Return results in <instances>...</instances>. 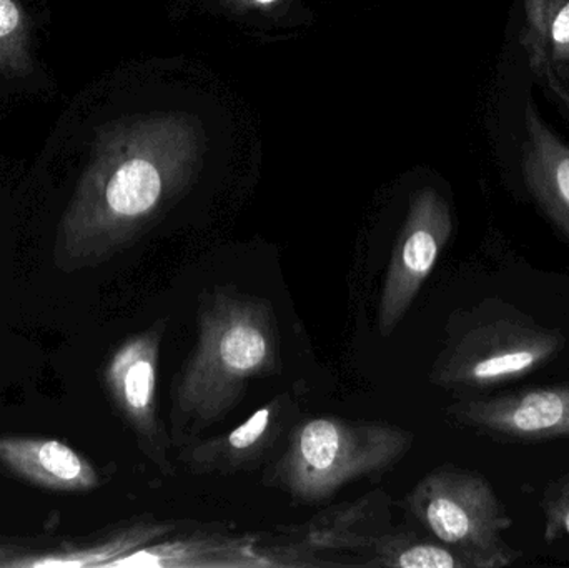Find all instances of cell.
<instances>
[{
	"instance_id": "obj_1",
	"label": "cell",
	"mask_w": 569,
	"mask_h": 568,
	"mask_svg": "<svg viewBox=\"0 0 569 568\" xmlns=\"http://www.w3.org/2000/svg\"><path fill=\"white\" fill-rule=\"evenodd\" d=\"M203 132L187 113L133 117L103 133L63 213L56 260L99 266L136 242L199 177Z\"/></svg>"
},
{
	"instance_id": "obj_2",
	"label": "cell",
	"mask_w": 569,
	"mask_h": 568,
	"mask_svg": "<svg viewBox=\"0 0 569 568\" xmlns=\"http://www.w3.org/2000/svg\"><path fill=\"white\" fill-rule=\"evenodd\" d=\"M197 329L196 347L172 387V439L180 447L226 419L250 380L282 370L279 320L269 299L236 287L203 290Z\"/></svg>"
},
{
	"instance_id": "obj_3",
	"label": "cell",
	"mask_w": 569,
	"mask_h": 568,
	"mask_svg": "<svg viewBox=\"0 0 569 568\" xmlns=\"http://www.w3.org/2000/svg\"><path fill=\"white\" fill-rule=\"evenodd\" d=\"M410 430L385 422L313 417L293 426L287 449L267 472V486L295 502L317 506L347 484L380 476L413 446Z\"/></svg>"
},
{
	"instance_id": "obj_4",
	"label": "cell",
	"mask_w": 569,
	"mask_h": 568,
	"mask_svg": "<svg viewBox=\"0 0 569 568\" xmlns=\"http://www.w3.org/2000/svg\"><path fill=\"white\" fill-rule=\"evenodd\" d=\"M565 337L507 303L487 302L458 317L431 367L435 386L480 390L523 379L563 350Z\"/></svg>"
},
{
	"instance_id": "obj_5",
	"label": "cell",
	"mask_w": 569,
	"mask_h": 568,
	"mask_svg": "<svg viewBox=\"0 0 569 568\" xmlns=\"http://www.w3.org/2000/svg\"><path fill=\"white\" fill-rule=\"evenodd\" d=\"M405 502L433 539L460 550L477 568L511 566L520 557L503 540L513 520L480 474L440 467L427 474Z\"/></svg>"
},
{
	"instance_id": "obj_6",
	"label": "cell",
	"mask_w": 569,
	"mask_h": 568,
	"mask_svg": "<svg viewBox=\"0 0 569 568\" xmlns=\"http://www.w3.org/2000/svg\"><path fill=\"white\" fill-rule=\"evenodd\" d=\"M453 230L451 210L437 190H418L391 253L377 310V329L391 336L433 272Z\"/></svg>"
},
{
	"instance_id": "obj_7",
	"label": "cell",
	"mask_w": 569,
	"mask_h": 568,
	"mask_svg": "<svg viewBox=\"0 0 569 568\" xmlns=\"http://www.w3.org/2000/svg\"><path fill=\"white\" fill-rule=\"evenodd\" d=\"M167 320L123 340L103 370L110 399L139 439L143 452L169 472V444L157 416V376Z\"/></svg>"
},
{
	"instance_id": "obj_8",
	"label": "cell",
	"mask_w": 569,
	"mask_h": 568,
	"mask_svg": "<svg viewBox=\"0 0 569 568\" xmlns=\"http://www.w3.org/2000/svg\"><path fill=\"white\" fill-rule=\"evenodd\" d=\"M455 422L503 440L569 437V386L541 387L490 399H470L448 409Z\"/></svg>"
},
{
	"instance_id": "obj_9",
	"label": "cell",
	"mask_w": 569,
	"mask_h": 568,
	"mask_svg": "<svg viewBox=\"0 0 569 568\" xmlns=\"http://www.w3.org/2000/svg\"><path fill=\"white\" fill-rule=\"evenodd\" d=\"M295 410L291 397L280 393L226 436L189 444L180 459L190 472L200 476L249 472L266 462Z\"/></svg>"
},
{
	"instance_id": "obj_10",
	"label": "cell",
	"mask_w": 569,
	"mask_h": 568,
	"mask_svg": "<svg viewBox=\"0 0 569 568\" xmlns=\"http://www.w3.org/2000/svg\"><path fill=\"white\" fill-rule=\"evenodd\" d=\"M112 568H262L290 567L282 554L256 537L193 532L166 542L149 544L120 559Z\"/></svg>"
},
{
	"instance_id": "obj_11",
	"label": "cell",
	"mask_w": 569,
	"mask_h": 568,
	"mask_svg": "<svg viewBox=\"0 0 569 568\" xmlns=\"http://www.w3.org/2000/svg\"><path fill=\"white\" fill-rule=\"evenodd\" d=\"M383 494L358 500L353 506L335 507L330 512L321 514L313 522L305 524L300 529L291 530V540L279 544V550L291 567H305L300 557L310 552H331V550H370L381 536L378 532V514L388 506Z\"/></svg>"
},
{
	"instance_id": "obj_12",
	"label": "cell",
	"mask_w": 569,
	"mask_h": 568,
	"mask_svg": "<svg viewBox=\"0 0 569 568\" xmlns=\"http://www.w3.org/2000/svg\"><path fill=\"white\" fill-rule=\"evenodd\" d=\"M0 462L33 486L57 492H89L100 484L86 457L43 437H0Z\"/></svg>"
},
{
	"instance_id": "obj_13",
	"label": "cell",
	"mask_w": 569,
	"mask_h": 568,
	"mask_svg": "<svg viewBox=\"0 0 569 568\" xmlns=\"http://www.w3.org/2000/svg\"><path fill=\"white\" fill-rule=\"evenodd\" d=\"M525 129L523 172L528 189L569 239V147L545 126L531 100L525 109Z\"/></svg>"
},
{
	"instance_id": "obj_14",
	"label": "cell",
	"mask_w": 569,
	"mask_h": 568,
	"mask_svg": "<svg viewBox=\"0 0 569 568\" xmlns=\"http://www.w3.org/2000/svg\"><path fill=\"white\" fill-rule=\"evenodd\" d=\"M173 532L169 524H139L130 529L112 534L100 544L63 549L40 556H13L2 568H86L107 567L120 557L149 546Z\"/></svg>"
},
{
	"instance_id": "obj_15",
	"label": "cell",
	"mask_w": 569,
	"mask_h": 568,
	"mask_svg": "<svg viewBox=\"0 0 569 568\" xmlns=\"http://www.w3.org/2000/svg\"><path fill=\"white\" fill-rule=\"evenodd\" d=\"M371 554L373 559L368 560V567L477 568L460 550L437 539H421L411 530H388L375 542Z\"/></svg>"
},
{
	"instance_id": "obj_16",
	"label": "cell",
	"mask_w": 569,
	"mask_h": 568,
	"mask_svg": "<svg viewBox=\"0 0 569 568\" xmlns=\"http://www.w3.org/2000/svg\"><path fill=\"white\" fill-rule=\"evenodd\" d=\"M530 37L555 62L569 63V0H525Z\"/></svg>"
},
{
	"instance_id": "obj_17",
	"label": "cell",
	"mask_w": 569,
	"mask_h": 568,
	"mask_svg": "<svg viewBox=\"0 0 569 568\" xmlns=\"http://www.w3.org/2000/svg\"><path fill=\"white\" fill-rule=\"evenodd\" d=\"M26 16L16 0H0V66L23 69L27 59Z\"/></svg>"
},
{
	"instance_id": "obj_18",
	"label": "cell",
	"mask_w": 569,
	"mask_h": 568,
	"mask_svg": "<svg viewBox=\"0 0 569 568\" xmlns=\"http://www.w3.org/2000/svg\"><path fill=\"white\" fill-rule=\"evenodd\" d=\"M545 539L553 544L560 537L569 536V476L550 486L543 499Z\"/></svg>"
},
{
	"instance_id": "obj_19",
	"label": "cell",
	"mask_w": 569,
	"mask_h": 568,
	"mask_svg": "<svg viewBox=\"0 0 569 568\" xmlns=\"http://www.w3.org/2000/svg\"><path fill=\"white\" fill-rule=\"evenodd\" d=\"M223 2L240 10H266L277 6L280 0H223Z\"/></svg>"
},
{
	"instance_id": "obj_20",
	"label": "cell",
	"mask_w": 569,
	"mask_h": 568,
	"mask_svg": "<svg viewBox=\"0 0 569 568\" xmlns=\"http://www.w3.org/2000/svg\"><path fill=\"white\" fill-rule=\"evenodd\" d=\"M12 550L6 549V547H0V567H3V564L7 560L12 559Z\"/></svg>"
}]
</instances>
